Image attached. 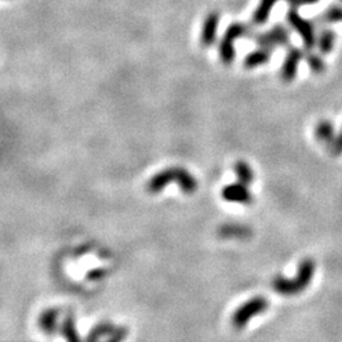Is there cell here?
<instances>
[{
    "mask_svg": "<svg viewBox=\"0 0 342 342\" xmlns=\"http://www.w3.org/2000/svg\"><path fill=\"white\" fill-rule=\"evenodd\" d=\"M319 0H287L288 4L290 5L292 8H299L301 5H311V4H316L318 3Z\"/></svg>",
    "mask_w": 342,
    "mask_h": 342,
    "instance_id": "obj_22",
    "label": "cell"
},
{
    "mask_svg": "<svg viewBox=\"0 0 342 342\" xmlns=\"http://www.w3.org/2000/svg\"><path fill=\"white\" fill-rule=\"evenodd\" d=\"M335 136H336L335 127H333V125L330 122V120H326V119L321 120V122L317 125L316 137L319 142L330 145V142L332 141Z\"/></svg>",
    "mask_w": 342,
    "mask_h": 342,
    "instance_id": "obj_16",
    "label": "cell"
},
{
    "mask_svg": "<svg viewBox=\"0 0 342 342\" xmlns=\"http://www.w3.org/2000/svg\"><path fill=\"white\" fill-rule=\"evenodd\" d=\"M254 39L260 47L269 48V50H275L278 46L289 45L290 34L289 31L281 24H276L275 27L265 33H254Z\"/></svg>",
    "mask_w": 342,
    "mask_h": 342,
    "instance_id": "obj_6",
    "label": "cell"
},
{
    "mask_svg": "<svg viewBox=\"0 0 342 342\" xmlns=\"http://www.w3.org/2000/svg\"><path fill=\"white\" fill-rule=\"evenodd\" d=\"M235 172L238 182L242 183V184L247 185V187L254 182L255 179L254 171H252L251 166H250L247 163H245V161H238V163H236Z\"/></svg>",
    "mask_w": 342,
    "mask_h": 342,
    "instance_id": "obj_17",
    "label": "cell"
},
{
    "mask_svg": "<svg viewBox=\"0 0 342 342\" xmlns=\"http://www.w3.org/2000/svg\"><path fill=\"white\" fill-rule=\"evenodd\" d=\"M60 317V309L48 308L43 311L38 317V327L46 335H53L57 330V322Z\"/></svg>",
    "mask_w": 342,
    "mask_h": 342,
    "instance_id": "obj_11",
    "label": "cell"
},
{
    "mask_svg": "<svg viewBox=\"0 0 342 342\" xmlns=\"http://www.w3.org/2000/svg\"><path fill=\"white\" fill-rule=\"evenodd\" d=\"M218 24H219L218 13H211V14L207 15L200 34V43L204 47H209L215 42L218 33Z\"/></svg>",
    "mask_w": 342,
    "mask_h": 342,
    "instance_id": "obj_10",
    "label": "cell"
},
{
    "mask_svg": "<svg viewBox=\"0 0 342 342\" xmlns=\"http://www.w3.org/2000/svg\"><path fill=\"white\" fill-rule=\"evenodd\" d=\"M128 331L123 327H115L112 323H98L94 326L89 332L86 340L88 341H98L100 338H107L109 341H120L127 337Z\"/></svg>",
    "mask_w": 342,
    "mask_h": 342,
    "instance_id": "obj_7",
    "label": "cell"
},
{
    "mask_svg": "<svg viewBox=\"0 0 342 342\" xmlns=\"http://www.w3.org/2000/svg\"><path fill=\"white\" fill-rule=\"evenodd\" d=\"M336 42V33L332 31V29L328 28H323L319 33L318 38H317V45H318L319 52L323 53V55H327L332 51L333 46H335Z\"/></svg>",
    "mask_w": 342,
    "mask_h": 342,
    "instance_id": "obj_14",
    "label": "cell"
},
{
    "mask_svg": "<svg viewBox=\"0 0 342 342\" xmlns=\"http://www.w3.org/2000/svg\"><path fill=\"white\" fill-rule=\"evenodd\" d=\"M328 146H330V151L333 156L342 155V127L341 131L333 137V139L330 142Z\"/></svg>",
    "mask_w": 342,
    "mask_h": 342,
    "instance_id": "obj_21",
    "label": "cell"
},
{
    "mask_svg": "<svg viewBox=\"0 0 342 342\" xmlns=\"http://www.w3.org/2000/svg\"><path fill=\"white\" fill-rule=\"evenodd\" d=\"M61 335L66 338L67 341H80V336L76 330V323H75V318L72 314H67L61 322Z\"/></svg>",
    "mask_w": 342,
    "mask_h": 342,
    "instance_id": "obj_15",
    "label": "cell"
},
{
    "mask_svg": "<svg viewBox=\"0 0 342 342\" xmlns=\"http://www.w3.org/2000/svg\"><path fill=\"white\" fill-rule=\"evenodd\" d=\"M287 19L288 23L290 24V27L300 36L304 47H306L307 50L314 48V46L317 45V38H318L316 34V26H314L311 21L301 17L295 8H292V9L288 12Z\"/></svg>",
    "mask_w": 342,
    "mask_h": 342,
    "instance_id": "obj_5",
    "label": "cell"
},
{
    "mask_svg": "<svg viewBox=\"0 0 342 342\" xmlns=\"http://www.w3.org/2000/svg\"><path fill=\"white\" fill-rule=\"evenodd\" d=\"M171 183H175L184 194H193L198 188V182L189 171L183 168H169L153 175L147 183L146 189L151 194H157Z\"/></svg>",
    "mask_w": 342,
    "mask_h": 342,
    "instance_id": "obj_1",
    "label": "cell"
},
{
    "mask_svg": "<svg viewBox=\"0 0 342 342\" xmlns=\"http://www.w3.org/2000/svg\"><path fill=\"white\" fill-rule=\"evenodd\" d=\"M307 51H308V52H307L306 55V61L307 64H308L311 71L313 72V74H322V72L326 70V63L322 60L319 55H317V53L314 52H311V50Z\"/></svg>",
    "mask_w": 342,
    "mask_h": 342,
    "instance_id": "obj_19",
    "label": "cell"
},
{
    "mask_svg": "<svg viewBox=\"0 0 342 342\" xmlns=\"http://www.w3.org/2000/svg\"><path fill=\"white\" fill-rule=\"evenodd\" d=\"M341 2H342V0H341Z\"/></svg>",
    "mask_w": 342,
    "mask_h": 342,
    "instance_id": "obj_23",
    "label": "cell"
},
{
    "mask_svg": "<svg viewBox=\"0 0 342 342\" xmlns=\"http://www.w3.org/2000/svg\"><path fill=\"white\" fill-rule=\"evenodd\" d=\"M316 264L312 258H304L298 266V273L295 278L287 279L283 276H276L273 280V288L276 293L281 295H295L303 292L313 279Z\"/></svg>",
    "mask_w": 342,
    "mask_h": 342,
    "instance_id": "obj_2",
    "label": "cell"
},
{
    "mask_svg": "<svg viewBox=\"0 0 342 342\" xmlns=\"http://www.w3.org/2000/svg\"><path fill=\"white\" fill-rule=\"evenodd\" d=\"M250 32V28L242 23H231L226 29L222 39H220L219 48V58L225 65H231L236 57L235 42L242 36L247 34Z\"/></svg>",
    "mask_w": 342,
    "mask_h": 342,
    "instance_id": "obj_3",
    "label": "cell"
},
{
    "mask_svg": "<svg viewBox=\"0 0 342 342\" xmlns=\"http://www.w3.org/2000/svg\"><path fill=\"white\" fill-rule=\"evenodd\" d=\"M269 308V300L264 297H254L251 299H249L246 303H244L242 306H239L236 309L235 313L232 314V321L233 327L237 330H241L247 326V323L250 322V319L254 318V317L258 316V314L264 313L266 309Z\"/></svg>",
    "mask_w": 342,
    "mask_h": 342,
    "instance_id": "obj_4",
    "label": "cell"
},
{
    "mask_svg": "<svg viewBox=\"0 0 342 342\" xmlns=\"http://www.w3.org/2000/svg\"><path fill=\"white\" fill-rule=\"evenodd\" d=\"M303 58V51L298 47H290L288 51L285 60L283 63L280 76L284 83H292L298 74L300 60Z\"/></svg>",
    "mask_w": 342,
    "mask_h": 342,
    "instance_id": "obj_8",
    "label": "cell"
},
{
    "mask_svg": "<svg viewBox=\"0 0 342 342\" xmlns=\"http://www.w3.org/2000/svg\"><path fill=\"white\" fill-rule=\"evenodd\" d=\"M317 22H319L321 24L342 22V7H340V5H332V7H330L323 13L322 17H318Z\"/></svg>",
    "mask_w": 342,
    "mask_h": 342,
    "instance_id": "obj_18",
    "label": "cell"
},
{
    "mask_svg": "<svg viewBox=\"0 0 342 342\" xmlns=\"http://www.w3.org/2000/svg\"><path fill=\"white\" fill-rule=\"evenodd\" d=\"M222 198L228 203L245 204V206H249L254 202V196L250 193L247 185L239 182L237 184H230L223 188Z\"/></svg>",
    "mask_w": 342,
    "mask_h": 342,
    "instance_id": "obj_9",
    "label": "cell"
},
{
    "mask_svg": "<svg viewBox=\"0 0 342 342\" xmlns=\"http://www.w3.org/2000/svg\"><path fill=\"white\" fill-rule=\"evenodd\" d=\"M278 3V0H260L258 3L256 10L252 14V22H254L256 26H261V24H265L268 22L269 17H270V13L273 10L274 5Z\"/></svg>",
    "mask_w": 342,
    "mask_h": 342,
    "instance_id": "obj_13",
    "label": "cell"
},
{
    "mask_svg": "<svg viewBox=\"0 0 342 342\" xmlns=\"http://www.w3.org/2000/svg\"><path fill=\"white\" fill-rule=\"evenodd\" d=\"M271 52H273V51L265 47H260L258 50L252 51V52H250L249 55L246 56V58H245L244 66L246 67V69H255V67L261 66V65L268 64L269 61H270Z\"/></svg>",
    "mask_w": 342,
    "mask_h": 342,
    "instance_id": "obj_12",
    "label": "cell"
},
{
    "mask_svg": "<svg viewBox=\"0 0 342 342\" xmlns=\"http://www.w3.org/2000/svg\"><path fill=\"white\" fill-rule=\"evenodd\" d=\"M220 233L227 237H239V238H242V237H247L251 235V231L247 227H245V226L231 225L220 228Z\"/></svg>",
    "mask_w": 342,
    "mask_h": 342,
    "instance_id": "obj_20",
    "label": "cell"
}]
</instances>
